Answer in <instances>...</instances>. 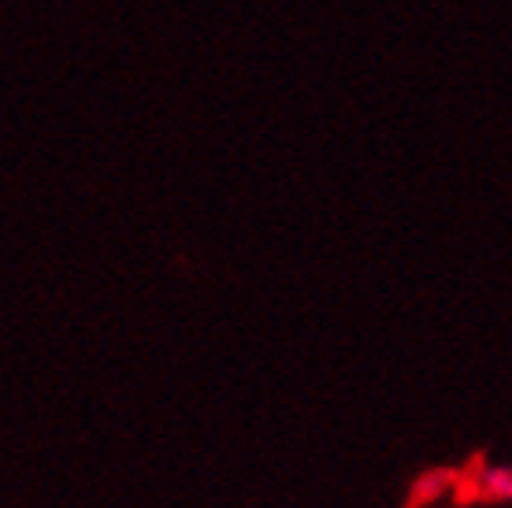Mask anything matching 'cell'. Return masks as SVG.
<instances>
[{"instance_id": "1", "label": "cell", "mask_w": 512, "mask_h": 508, "mask_svg": "<svg viewBox=\"0 0 512 508\" xmlns=\"http://www.w3.org/2000/svg\"><path fill=\"white\" fill-rule=\"evenodd\" d=\"M475 490L483 501H512V468L509 464H490V468L479 471V479H475Z\"/></svg>"}]
</instances>
